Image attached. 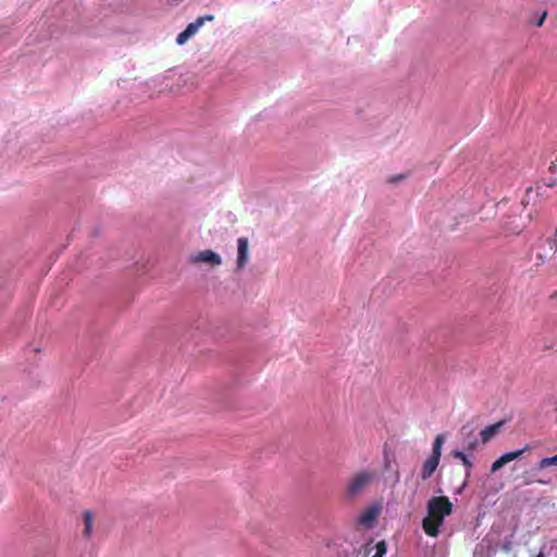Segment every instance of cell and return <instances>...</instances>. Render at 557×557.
<instances>
[{"mask_svg":"<svg viewBox=\"0 0 557 557\" xmlns=\"http://www.w3.org/2000/svg\"><path fill=\"white\" fill-rule=\"evenodd\" d=\"M444 442H445V435L443 434L438 435L437 439L434 440L432 454L430 455L429 458L426 460V464L423 466L422 478L424 480L429 479L435 472V470L438 469V467L440 465L441 456H442V448L444 445Z\"/></svg>","mask_w":557,"mask_h":557,"instance_id":"obj_2","label":"cell"},{"mask_svg":"<svg viewBox=\"0 0 557 557\" xmlns=\"http://www.w3.org/2000/svg\"><path fill=\"white\" fill-rule=\"evenodd\" d=\"M506 423V420H500L498 422H494L492 424H490L487 428H484L481 432V439H482V442L483 443H487L489 441L492 440L496 434L500 432V430L502 429V427L504 426Z\"/></svg>","mask_w":557,"mask_h":557,"instance_id":"obj_7","label":"cell"},{"mask_svg":"<svg viewBox=\"0 0 557 557\" xmlns=\"http://www.w3.org/2000/svg\"><path fill=\"white\" fill-rule=\"evenodd\" d=\"M213 18L211 15H206V16H201V18H198L196 21L192 22V23L187 25L186 29L178 36V38H176V42L181 44V45H183L184 43H186L191 37L194 36L196 33L200 31L201 27L203 24H205L207 21H210Z\"/></svg>","mask_w":557,"mask_h":557,"instance_id":"obj_4","label":"cell"},{"mask_svg":"<svg viewBox=\"0 0 557 557\" xmlns=\"http://www.w3.org/2000/svg\"><path fill=\"white\" fill-rule=\"evenodd\" d=\"M537 557H544V556H543V554H542V553H540V554H539V555H538Z\"/></svg>","mask_w":557,"mask_h":557,"instance_id":"obj_13","label":"cell"},{"mask_svg":"<svg viewBox=\"0 0 557 557\" xmlns=\"http://www.w3.org/2000/svg\"><path fill=\"white\" fill-rule=\"evenodd\" d=\"M193 260L195 262H205L210 264H220L221 263V258L212 251H205L194 256Z\"/></svg>","mask_w":557,"mask_h":557,"instance_id":"obj_8","label":"cell"},{"mask_svg":"<svg viewBox=\"0 0 557 557\" xmlns=\"http://www.w3.org/2000/svg\"><path fill=\"white\" fill-rule=\"evenodd\" d=\"M452 509H453V504L446 496H437L430 500L428 504V515L422 521V527L426 534L432 538L437 537L445 517L451 514Z\"/></svg>","mask_w":557,"mask_h":557,"instance_id":"obj_1","label":"cell"},{"mask_svg":"<svg viewBox=\"0 0 557 557\" xmlns=\"http://www.w3.org/2000/svg\"><path fill=\"white\" fill-rule=\"evenodd\" d=\"M84 525H85V531L87 534H90L93 530V515L91 512H85L84 515Z\"/></svg>","mask_w":557,"mask_h":557,"instance_id":"obj_10","label":"cell"},{"mask_svg":"<svg viewBox=\"0 0 557 557\" xmlns=\"http://www.w3.org/2000/svg\"><path fill=\"white\" fill-rule=\"evenodd\" d=\"M248 257V241L246 239H240L238 243V267L243 268L245 266Z\"/></svg>","mask_w":557,"mask_h":557,"instance_id":"obj_9","label":"cell"},{"mask_svg":"<svg viewBox=\"0 0 557 557\" xmlns=\"http://www.w3.org/2000/svg\"><path fill=\"white\" fill-rule=\"evenodd\" d=\"M385 552H387V545H385L384 541H380L377 544V553L372 557H383Z\"/></svg>","mask_w":557,"mask_h":557,"instance_id":"obj_11","label":"cell"},{"mask_svg":"<svg viewBox=\"0 0 557 557\" xmlns=\"http://www.w3.org/2000/svg\"><path fill=\"white\" fill-rule=\"evenodd\" d=\"M380 511H381V504H380L379 502L373 503L362 511L359 519H358V522H359V525H361L362 527H366V528L372 527L378 519Z\"/></svg>","mask_w":557,"mask_h":557,"instance_id":"obj_5","label":"cell"},{"mask_svg":"<svg viewBox=\"0 0 557 557\" xmlns=\"http://www.w3.org/2000/svg\"><path fill=\"white\" fill-rule=\"evenodd\" d=\"M371 478L372 476L369 473L368 471H361L359 473H357L356 476H354L351 480V482L347 485V490H346V495L349 496V498H354L357 494H359L361 491L365 489L368 483L371 481Z\"/></svg>","mask_w":557,"mask_h":557,"instance_id":"obj_3","label":"cell"},{"mask_svg":"<svg viewBox=\"0 0 557 557\" xmlns=\"http://www.w3.org/2000/svg\"><path fill=\"white\" fill-rule=\"evenodd\" d=\"M527 451V449H522V450H518V451H514V452H509V453L502 455L499 459H496L494 461V464L492 466V471H496L501 469L502 467H504L505 465L509 464V462L514 461L515 459H517L518 457H520L521 455L525 454V452Z\"/></svg>","mask_w":557,"mask_h":557,"instance_id":"obj_6","label":"cell"},{"mask_svg":"<svg viewBox=\"0 0 557 557\" xmlns=\"http://www.w3.org/2000/svg\"><path fill=\"white\" fill-rule=\"evenodd\" d=\"M556 456L551 457V458H545L541 461V467H550V466H555L556 465Z\"/></svg>","mask_w":557,"mask_h":557,"instance_id":"obj_12","label":"cell"}]
</instances>
